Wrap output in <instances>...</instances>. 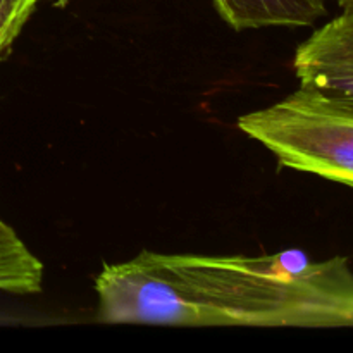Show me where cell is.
Masks as SVG:
<instances>
[{
    "instance_id": "3",
    "label": "cell",
    "mask_w": 353,
    "mask_h": 353,
    "mask_svg": "<svg viewBox=\"0 0 353 353\" xmlns=\"http://www.w3.org/2000/svg\"><path fill=\"white\" fill-rule=\"evenodd\" d=\"M293 68L300 86L353 105V6L299 45Z\"/></svg>"
},
{
    "instance_id": "2",
    "label": "cell",
    "mask_w": 353,
    "mask_h": 353,
    "mask_svg": "<svg viewBox=\"0 0 353 353\" xmlns=\"http://www.w3.org/2000/svg\"><path fill=\"white\" fill-rule=\"evenodd\" d=\"M238 128L283 168L353 188V105L300 86L281 102L241 116Z\"/></svg>"
},
{
    "instance_id": "5",
    "label": "cell",
    "mask_w": 353,
    "mask_h": 353,
    "mask_svg": "<svg viewBox=\"0 0 353 353\" xmlns=\"http://www.w3.org/2000/svg\"><path fill=\"white\" fill-rule=\"evenodd\" d=\"M43 264L16 234L0 221V292L33 295L41 290Z\"/></svg>"
},
{
    "instance_id": "1",
    "label": "cell",
    "mask_w": 353,
    "mask_h": 353,
    "mask_svg": "<svg viewBox=\"0 0 353 353\" xmlns=\"http://www.w3.org/2000/svg\"><path fill=\"white\" fill-rule=\"evenodd\" d=\"M103 324L353 327V271L345 257L302 250L262 257L141 252L95 278Z\"/></svg>"
},
{
    "instance_id": "4",
    "label": "cell",
    "mask_w": 353,
    "mask_h": 353,
    "mask_svg": "<svg viewBox=\"0 0 353 353\" xmlns=\"http://www.w3.org/2000/svg\"><path fill=\"white\" fill-rule=\"evenodd\" d=\"M233 30L312 26L327 14L326 0H214Z\"/></svg>"
},
{
    "instance_id": "7",
    "label": "cell",
    "mask_w": 353,
    "mask_h": 353,
    "mask_svg": "<svg viewBox=\"0 0 353 353\" xmlns=\"http://www.w3.org/2000/svg\"><path fill=\"white\" fill-rule=\"evenodd\" d=\"M334 2L340 3L341 7H348V6H353V0H334Z\"/></svg>"
},
{
    "instance_id": "6",
    "label": "cell",
    "mask_w": 353,
    "mask_h": 353,
    "mask_svg": "<svg viewBox=\"0 0 353 353\" xmlns=\"http://www.w3.org/2000/svg\"><path fill=\"white\" fill-rule=\"evenodd\" d=\"M40 2L43 0H0V61L9 54Z\"/></svg>"
}]
</instances>
